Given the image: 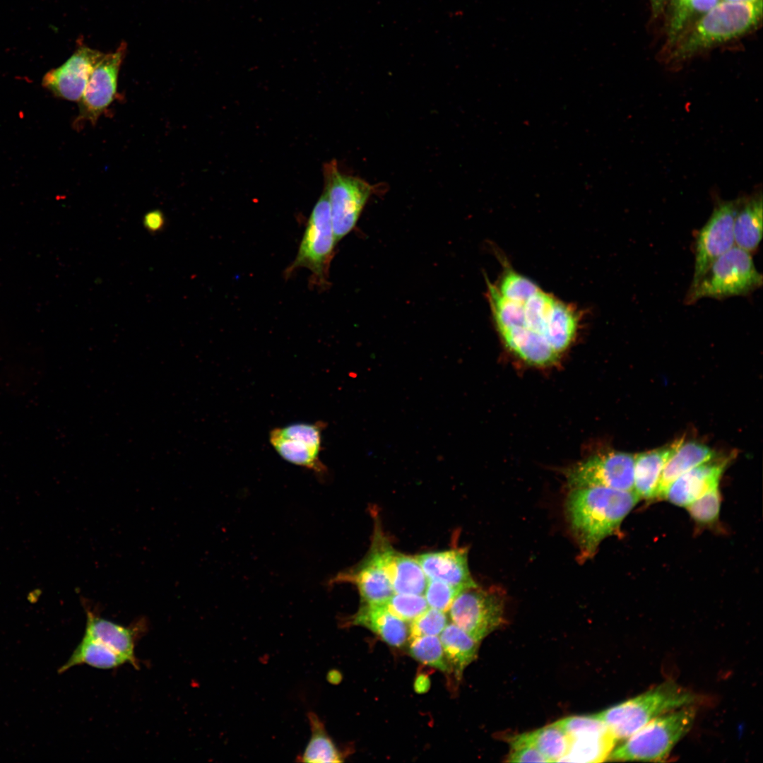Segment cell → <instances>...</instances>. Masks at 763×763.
Here are the masks:
<instances>
[{
  "label": "cell",
  "instance_id": "1",
  "mask_svg": "<svg viewBox=\"0 0 763 763\" xmlns=\"http://www.w3.org/2000/svg\"><path fill=\"white\" fill-rule=\"evenodd\" d=\"M487 284L492 319L509 350L535 366L557 362L575 338L576 308L509 268Z\"/></svg>",
  "mask_w": 763,
  "mask_h": 763
},
{
  "label": "cell",
  "instance_id": "2",
  "mask_svg": "<svg viewBox=\"0 0 763 763\" xmlns=\"http://www.w3.org/2000/svg\"><path fill=\"white\" fill-rule=\"evenodd\" d=\"M639 499L634 491L604 487L571 489L565 511L584 560L593 556L601 541L618 531Z\"/></svg>",
  "mask_w": 763,
  "mask_h": 763
},
{
  "label": "cell",
  "instance_id": "3",
  "mask_svg": "<svg viewBox=\"0 0 763 763\" xmlns=\"http://www.w3.org/2000/svg\"><path fill=\"white\" fill-rule=\"evenodd\" d=\"M762 0L755 2L723 1L678 37L672 58L679 60L748 32L759 22Z\"/></svg>",
  "mask_w": 763,
  "mask_h": 763
},
{
  "label": "cell",
  "instance_id": "4",
  "mask_svg": "<svg viewBox=\"0 0 763 763\" xmlns=\"http://www.w3.org/2000/svg\"><path fill=\"white\" fill-rule=\"evenodd\" d=\"M697 696L668 681L593 714L610 730L617 740L626 739L651 720L695 703Z\"/></svg>",
  "mask_w": 763,
  "mask_h": 763
},
{
  "label": "cell",
  "instance_id": "5",
  "mask_svg": "<svg viewBox=\"0 0 763 763\" xmlns=\"http://www.w3.org/2000/svg\"><path fill=\"white\" fill-rule=\"evenodd\" d=\"M695 718L693 706H686L662 714L641 726L613 748L608 759L615 761H661L689 731Z\"/></svg>",
  "mask_w": 763,
  "mask_h": 763
},
{
  "label": "cell",
  "instance_id": "6",
  "mask_svg": "<svg viewBox=\"0 0 763 763\" xmlns=\"http://www.w3.org/2000/svg\"><path fill=\"white\" fill-rule=\"evenodd\" d=\"M752 254L734 246L714 260L685 298L693 304L704 297L723 299L751 294L762 285Z\"/></svg>",
  "mask_w": 763,
  "mask_h": 763
},
{
  "label": "cell",
  "instance_id": "7",
  "mask_svg": "<svg viewBox=\"0 0 763 763\" xmlns=\"http://www.w3.org/2000/svg\"><path fill=\"white\" fill-rule=\"evenodd\" d=\"M323 173L337 243L355 227L372 187L359 177L341 173L335 160L324 165Z\"/></svg>",
  "mask_w": 763,
  "mask_h": 763
},
{
  "label": "cell",
  "instance_id": "8",
  "mask_svg": "<svg viewBox=\"0 0 763 763\" xmlns=\"http://www.w3.org/2000/svg\"><path fill=\"white\" fill-rule=\"evenodd\" d=\"M391 548L379 526L376 525L366 557L356 566L339 572L329 583L353 584L358 589L362 603L384 604L394 593L387 569Z\"/></svg>",
  "mask_w": 763,
  "mask_h": 763
},
{
  "label": "cell",
  "instance_id": "9",
  "mask_svg": "<svg viewBox=\"0 0 763 763\" xmlns=\"http://www.w3.org/2000/svg\"><path fill=\"white\" fill-rule=\"evenodd\" d=\"M504 598L497 588L478 586L461 591L449 611L453 623L480 641L504 622Z\"/></svg>",
  "mask_w": 763,
  "mask_h": 763
},
{
  "label": "cell",
  "instance_id": "10",
  "mask_svg": "<svg viewBox=\"0 0 763 763\" xmlns=\"http://www.w3.org/2000/svg\"><path fill=\"white\" fill-rule=\"evenodd\" d=\"M336 244L329 199L324 189L310 214L298 252L288 272L297 268H307L312 271L317 283H326Z\"/></svg>",
  "mask_w": 763,
  "mask_h": 763
},
{
  "label": "cell",
  "instance_id": "11",
  "mask_svg": "<svg viewBox=\"0 0 763 763\" xmlns=\"http://www.w3.org/2000/svg\"><path fill=\"white\" fill-rule=\"evenodd\" d=\"M635 454L609 451L594 455L566 471L572 488L604 487L634 491Z\"/></svg>",
  "mask_w": 763,
  "mask_h": 763
},
{
  "label": "cell",
  "instance_id": "12",
  "mask_svg": "<svg viewBox=\"0 0 763 763\" xmlns=\"http://www.w3.org/2000/svg\"><path fill=\"white\" fill-rule=\"evenodd\" d=\"M737 200L719 201L698 232L694 247V286L712 262L735 246L733 222Z\"/></svg>",
  "mask_w": 763,
  "mask_h": 763
},
{
  "label": "cell",
  "instance_id": "13",
  "mask_svg": "<svg viewBox=\"0 0 763 763\" xmlns=\"http://www.w3.org/2000/svg\"><path fill=\"white\" fill-rule=\"evenodd\" d=\"M123 42L113 52L104 54L95 65L83 94L78 101L76 122L95 124L101 114L112 103L117 93L119 69L126 53Z\"/></svg>",
  "mask_w": 763,
  "mask_h": 763
},
{
  "label": "cell",
  "instance_id": "14",
  "mask_svg": "<svg viewBox=\"0 0 763 763\" xmlns=\"http://www.w3.org/2000/svg\"><path fill=\"white\" fill-rule=\"evenodd\" d=\"M104 53L80 45L60 66L47 72L42 84L54 96L78 102L95 65Z\"/></svg>",
  "mask_w": 763,
  "mask_h": 763
},
{
  "label": "cell",
  "instance_id": "15",
  "mask_svg": "<svg viewBox=\"0 0 763 763\" xmlns=\"http://www.w3.org/2000/svg\"><path fill=\"white\" fill-rule=\"evenodd\" d=\"M415 557L428 579L443 581L462 591L478 586L468 568L466 548L423 553Z\"/></svg>",
  "mask_w": 763,
  "mask_h": 763
},
{
  "label": "cell",
  "instance_id": "16",
  "mask_svg": "<svg viewBox=\"0 0 763 763\" xmlns=\"http://www.w3.org/2000/svg\"><path fill=\"white\" fill-rule=\"evenodd\" d=\"M696 466L677 478L663 497L681 507H687L704 493L718 486L725 461L710 462Z\"/></svg>",
  "mask_w": 763,
  "mask_h": 763
},
{
  "label": "cell",
  "instance_id": "17",
  "mask_svg": "<svg viewBox=\"0 0 763 763\" xmlns=\"http://www.w3.org/2000/svg\"><path fill=\"white\" fill-rule=\"evenodd\" d=\"M86 625L85 636L101 642L128 659L134 668H138L134 654L136 639L141 632L142 626L124 627L106 620L85 608Z\"/></svg>",
  "mask_w": 763,
  "mask_h": 763
},
{
  "label": "cell",
  "instance_id": "18",
  "mask_svg": "<svg viewBox=\"0 0 763 763\" xmlns=\"http://www.w3.org/2000/svg\"><path fill=\"white\" fill-rule=\"evenodd\" d=\"M348 622L370 629L394 646L404 644L409 634L406 622L392 614L384 604L362 603Z\"/></svg>",
  "mask_w": 763,
  "mask_h": 763
},
{
  "label": "cell",
  "instance_id": "19",
  "mask_svg": "<svg viewBox=\"0 0 763 763\" xmlns=\"http://www.w3.org/2000/svg\"><path fill=\"white\" fill-rule=\"evenodd\" d=\"M737 200L733 222L735 245L752 254L762 238V195L756 192Z\"/></svg>",
  "mask_w": 763,
  "mask_h": 763
},
{
  "label": "cell",
  "instance_id": "20",
  "mask_svg": "<svg viewBox=\"0 0 763 763\" xmlns=\"http://www.w3.org/2000/svg\"><path fill=\"white\" fill-rule=\"evenodd\" d=\"M683 441L678 439L666 446L635 454L634 491L639 498L656 497L662 471Z\"/></svg>",
  "mask_w": 763,
  "mask_h": 763
},
{
  "label": "cell",
  "instance_id": "21",
  "mask_svg": "<svg viewBox=\"0 0 763 763\" xmlns=\"http://www.w3.org/2000/svg\"><path fill=\"white\" fill-rule=\"evenodd\" d=\"M568 735V750L560 762H603L608 758L617 740L605 724L597 729Z\"/></svg>",
  "mask_w": 763,
  "mask_h": 763
},
{
  "label": "cell",
  "instance_id": "22",
  "mask_svg": "<svg viewBox=\"0 0 763 763\" xmlns=\"http://www.w3.org/2000/svg\"><path fill=\"white\" fill-rule=\"evenodd\" d=\"M714 452L694 441L683 442L666 463L658 482L656 497H663L669 485L690 469L711 461Z\"/></svg>",
  "mask_w": 763,
  "mask_h": 763
},
{
  "label": "cell",
  "instance_id": "23",
  "mask_svg": "<svg viewBox=\"0 0 763 763\" xmlns=\"http://www.w3.org/2000/svg\"><path fill=\"white\" fill-rule=\"evenodd\" d=\"M269 441L278 454L290 463L314 471L320 476L326 468L319 459L321 447L295 436L282 434L277 428L272 430Z\"/></svg>",
  "mask_w": 763,
  "mask_h": 763
},
{
  "label": "cell",
  "instance_id": "24",
  "mask_svg": "<svg viewBox=\"0 0 763 763\" xmlns=\"http://www.w3.org/2000/svg\"><path fill=\"white\" fill-rule=\"evenodd\" d=\"M387 569L394 593L424 594L428 579L415 556L402 554L392 548Z\"/></svg>",
  "mask_w": 763,
  "mask_h": 763
},
{
  "label": "cell",
  "instance_id": "25",
  "mask_svg": "<svg viewBox=\"0 0 763 763\" xmlns=\"http://www.w3.org/2000/svg\"><path fill=\"white\" fill-rule=\"evenodd\" d=\"M439 634L450 668L461 679L465 668L475 659L480 642L454 623L448 624Z\"/></svg>",
  "mask_w": 763,
  "mask_h": 763
},
{
  "label": "cell",
  "instance_id": "26",
  "mask_svg": "<svg viewBox=\"0 0 763 763\" xmlns=\"http://www.w3.org/2000/svg\"><path fill=\"white\" fill-rule=\"evenodd\" d=\"M127 658L100 641L83 636L68 661L58 670L63 673L78 665L86 664L100 669H112L124 663Z\"/></svg>",
  "mask_w": 763,
  "mask_h": 763
},
{
  "label": "cell",
  "instance_id": "27",
  "mask_svg": "<svg viewBox=\"0 0 763 763\" xmlns=\"http://www.w3.org/2000/svg\"><path fill=\"white\" fill-rule=\"evenodd\" d=\"M510 742L532 745L539 750L549 762H560L567 752L569 738L555 723L536 731L513 737Z\"/></svg>",
  "mask_w": 763,
  "mask_h": 763
},
{
  "label": "cell",
  "instance_id": "28",
  "mask_svg": "<svg viewBox=\"0 0 763 763\" xmlns=\"http://www.w3.org/2000/svg\"><path fill=\"white\" fill-rule=\"evenodd\" d=\"M311 736L304 751L297 757L299 762L312 763L342 762L343 756L326 731L319 716L310 711L307 714Z\"/></svg>",
  "mask_w": 763,
  "mask_h": 763
},
{
  "label": "cell",
  "instance_id": "29",
  "mask_svg": "<svg viewBox=\"0 0 763 763\" xmlns=\"http://www.w3.org/2000/svg\"><path fill=\"white\" fill-rule=\"evenodd\" d=\"M409 653L415 660L443 672L449 673L450 666L437 636H422L410 639Z\"/></svg>",
  "mask_w": 763,
  "mask_h": 763
},
{
  "label": "cell",
  "instance_id": "30",
  "mask_svg": "<svg viewBox=\"0 0 763 763\" xmlns=\"http://www.w3.org/2000/svg\"><path fill=\"white\" fill-rule=\"evenodd\" d=\"M395 616L405 622H411L428 608L423 595L394 593L384 604Z\"/></svg>",
  "mask_w": 763,
  "mask_h": 763
},
{
  "label": "cell",
  "instance_id": "31",
  "mask_svg": "<svg viewBox=\"0 0 763 763\" xmlns=\"http://www.w3.org/2000/svg\"><path fill=\"white\" fill-rule=\"evenodd\" d=\"M447 625L448 620L444 612L432 608H427L410 622V639L422 636H437Z\"/></svg>",
  "mask_w": 763,
  "mask_h": 763
},
{
  "label": "cell",
  "instance_id": "32",
  "mask_svg": "<svg viewBox=\"0 0 763 763\" xmlns=\"http://www.w3.org/2000/svg\"><path fill=\"white\" fill-rule=\"evenodd\" d=\"M718 487L711 489L686 507L695 521L702 524H709L717 519L721 505Z\"/></svg>",
  "mask_w": 763,
  "mask_h": 763
},
{
  "label": "cell",
  "instance_id": "33",
  "mask_svg": "<svg viewBox=\"0 0 763 763\" xmlns=\"http://www.w3.org/2000/svg\"><path fill=\"white\" fill-rule=\"evenodd\" d=\"M461 591L443 581L428 579L424 594L430 608L446 613L449 611L455 598Z\"/></svg>",
  "mask_w": 763,
  "mask_h": 763
},
{
  "label": "cell",
  "instance_id": "34",
  "mask_svg": "<svg viewBox=\"0 0 763 763\" xmlns=\"http://www.w3.org/2000/svg\"><path fill=\"white\" fill-rule=\"evenodd\" d=\"M511 752L507 762H549L545 757L532 745L510 742Z\"/></svg>",
  "mask_w": 763,
  "mask_h": 763
},
{
  "label": "cell",
  "instance_id": "35",
  "mask_svg": "<svg viewBox=\"0 0 763 763\" xmlns=\"http://www.w3.org/2000/svg\"><path fill=\"white\" fill-rule=\"evenodd\" d=\"M690 0H673L669 28L670 41L675 42L687 24V11Z\"/></svg>",
  "mask_w": 763,
  "mask_h": 763
},
{
  "label": "cell",
  "instance_id": "36",
  "mask_svg": "<svg viewBox=\"0 0 763 763\" xmlns=\"http://www.w3.org/2000/svg\"><path fill=\"white\" fill-rule=\"evenodd\" d=\"M720 0H690L687 6V23L694 16L704 15L719 3Z\"/></svg>",
  "mask_w": 763,
  "mask_h": 763
},
{
  "label": "cell",
  "instance_id": "37",
  "mask_svg": "<svg viewBox=\"0 0 763 763\" xmlns=\"http://www.w3.org/2000/svg\"><path fill=\"white\" fill-rule=\"evenodd\" d=\"M163 215L160 211H153L145 216L144 223L146 227L152 231L159 230L163 225Z\"/></svg>",
  "mask_w": 763,
  "mask_h": 763
},
{
  "label": "cell",
  "instance_id": "38",
  "mask_svg": "<svg viewBox=\"0 0 763 763\" xmlns=\"http://www.w3.org/2000/svg\"><path fill=\"white\" fill-rule=\"evenodd\" d=\"M429 679L423 675H420L415 682V688L419 692H425L429 688Z\"/></svg>",
  "mask_w": 763,
  "mask_h": 763
},
{
  "label": "cell",
  "instance_id": "39",
  "mask_svg": "<svg viewBox=\"0 0 763 763\" xmlns=\"http://www.w3.org/2000/svg\"><path fill=\"white\" fill-rule=\"evenodd\" d=\"M666 1L667 0H651L654 12H660L663 9Z\"/></svg>",
  "mask_w": 763,
  "mask_h": 763
},
{
  "label": "cell",
  "instance_id": "40",
  "mask_svg": "<svg viewBox=\"0 0 763 763\" xmlns=\"http://www.w3.org/2000/svg\"><path fill=\"white\" fill-rule=\"evenodd\" d=\"M759 1V0H725V1H733V2H755V1Z\"/></svg>",
  "mask_w": 763,
  "mask_h": 763
}]
</instances>
